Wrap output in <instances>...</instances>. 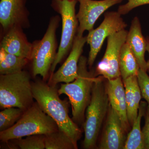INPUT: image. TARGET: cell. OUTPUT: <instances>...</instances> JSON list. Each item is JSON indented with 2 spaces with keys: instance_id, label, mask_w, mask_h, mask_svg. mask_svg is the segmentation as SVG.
I'll return each instance as SVG.
<instances>
[{
  "instance_id": "5bb4252c",
  "label": "cell",
  "mask_w": 149,
  "mask_h": 149,
  "mask_svg": "<svg viewBox=\"0 0 149 149\" xmlns=\"http://www.w3.org/2000/svg\"><path fill=\"white\" fill-rule=\"evenodd\" d=\"M23 28L14 26L6 32L2 39L0 47L7 52L31 60L32 43L29 42Z\"/></svg>"
},
{
  "instance_id": "52a82bcc",
  "label": "cell",
  "mask_w": 149,
  "mask_h": 149,
  "mask_svg": "<svg viewBox=\"0 0 149 149\" xmlns=\"http://www.w3.org/2000/svg\"><path fill=\"white\" fill-rule=\"evenodd\" d=\"M78 1H53L52 6L61 16L62 28L60 43L55 59L50 70L51 74L54 72L56 67L61 63L72 49L77 36L79 22L75 11Z\"/></svg>"
},
{
  "instance_id": "ac0fdd59",
  "label": "cell",
  "mask_w": 149,
  "mask_h": 149,
  "mask_svg": "<svg viewBox=\"0 0 149 149\" xmlns=\"http://www.w3.org/2000/svg\"><path fill=\"white\" fill-rule=\"evenodd\" d=\"M137 59L128 44L123 46L119 59V69L120 77L125 80L131 76H137L140 70Z\"/></svg>"
},
{
  "instance_id": "e0dca14e",
  "label": "cell",
  "mask_w": 149,
  "mask_h": 149,
  "mask_svg": "<svg viewBox=\"0 0 149 149\" xmlns=\"http://www.w3.org/2000/svg\"><path fill=\"white\" fill-rule=\"evenodd\" d=\"M148 105L146 102H141L140 103L138 116L127 135L124 149H145L141 122L142 118L146 114Z\"/></svg>"
},
{
  "instance_id": "5b68a950",
  "label": "cell",
  "mask_w": 149,
  "mask_h": 149,
  "mask_svg": "<svg viewBox=\"0 0 149 149\" xmlns=\"http://www.w3.org/2000/svg\"><path fill=\"white\" fill-rule=\"evenodd\" d=\"M32 82L28 72L0 74V107H17L26 110L34 103Z\"/></svg>"
},
{
  "instance_id": "d6986e66",
  "label": "cell",
  "mask_w": 149,
  "mask_h": 149,
  "mask_svg": "<svg viewBox=\"0 0 149 149\" xmlns=\"http://www.w3.org/2000/svg\"><path fill=\"white\" fill-rule=\"evenodd\" d=\"M29 60L0 49V74H14L23 70Z\"/></svg>"
},
{
  "instance_id": "7c38bea8",
  "label": "cell",
  "mask_w": 149,
  "mask_h": 149,
  "mask_svg": "<svg viewBox=\"0 0 149 149\" xmlns=\"http://www.w3.org/2000/svg\"><path fill=\"white\" fill-rule=\"evenodd\" d=\"M27 0H1L0 23L5 32L14 26L24 28L30 27Z\"/></svg>"
},
{
  "instance_id": "4316f807",
  "label": "cell",
  "mask_w": 149,
  "mask_h": 149,
  "mask_svg": "<svg viewBox=\"0 0 149 149\" xmlns=\"http://www.w3.org/2000/svg\"><path fill=\"white\" fill-rule=\"evenodd\" d=\"M147 41V52L149 54V59L148 61H147V72L149 73V36H147L146 37Z\"/></svg>"
},
{
  "instance_id": "3957f363",
  "label": "cell",
  "mask_w": 149,
  "mask_h": 149,
  "mask_svg": "<svg viewBox=\"0 0 149 149\" xmlns=\"http://www.w3.org/2000/svg\"><path fill=\"white\" fill-rule=\"evenodd\" d=\"M104 78L100 75L96 77L93 83L91 100L86 109L83 124L85 133L83 143L84 149L96 148L102 125L109 109V100Z\"/></svg>"
},
{
  "instance_id": "f1b7e54d",
  "label": "cell",
  "mask_w": 149,
  "mask_h": 149,
  "mask_svg": "<svg viewBox=\"0 0 149 149\" xmlns=\"http://www.w3.org/2000/svg\"><path fill=\"white\" fill-rule=\"evenodd\" d=\"M54 1H64V0H54ZM68 1H74V0H68ZM78 1V0H76Z\"/></svg>"
},
{
  "instance_id": "9c48e42d",
  "label": "cell",
  "mask_w": 149,
  "mask_h": 149,
  "mask_svg": "<svg viewBox=\"0 0 149 149\" xmlns=\"http://www.w3.org/2000/svg\"><path fill=\"white\" fill-rule=\"evenodd\" d=\"M128 31L121 30L107 38V46L102 59L97 65L96 75L107 80L120 77L119 59L121 48L126 42Z\"/></svg>"
},
{
  "instance_id": "ba28073f",
  "label": "cell",
  "mask_w": 149,
  "mask_h": 149,
  "mask_svg": "<svg viewBox=\"0 0 149 149\" xmlns=\"http://www.w3.org/2000/svg\"><path fill=\"white\" fill-rule=\"evenodd\" d=\"M127 23L118 11L107 12L100 26L88 32L87 43L90 47L88 58V65L93 66L106 38L115 33L125 29Z\"/></svg>"
},
{
  "instance_id": "2e32d148",
  "label": "cell",
  "mask_w": 149,
  "mask_h": 149,
  "mask_svg": "<svg viewBox=\"0 0 149 149\" xmlns=\"http://www.w3.org/2000/svg\"><path fill=\"white\" fill-rule=\"evenodd\" d=\"M126 42L136 58L140 69L147 72V61L145 59L146 39L143 35L141 22L137 17H134L131 21Z\"/></svg>"
},
{
  "instance_id": "83f0119b",
  "label": "cell",
  "mask_w": 149,
  "mask_h": 149,
  "mask_svg": "<svg viewBox=\"0 0 149 149\" xmlns=\"http://www.w3.org/2000/svg\"><path fill=\"white\" fill-rule=\"evenodd\" d=\"M147 113L149 115V104H148L147 107Z\"/></svg>"
},
{
  "instance_id": "8fae6325",
  "label": "cell",
  "mask_w": 149,
  "mask_h": 149,
  "mask_svg": "<svg viewBox=\"0 0 149 149\" xmlns=\"http://www.w3.org/2000/svg\"><path fill=\"white\" fill-rule=\"evenodd\" d=\"M86 43L87 36L77 35L68 57L57 71L51 74L49 83L50 85L56 86L59 83H69L76 79L78 63Z\"/></svg>"
},
{
  "instance_id": "603a6c76",
  "label": "cell",
  "mask_w": 149,
  "mask_h": 149,
  "mask_svg": "<svg viewBox=\"0 0 149 149\" xmlns=\"http://www.w3.org/2000/svg\"><path fill=\"white\" fill-rule=\"evenodd\" d=\"M45 135H34L26 136L24 139H13L10 141L13 147L20 149H44L45 147Z\"/></svg>"
},
{
  "instance_id": "4fadbf2b",
  "label": "cell",
  "mask_w": 149,
  "mask_h": 149,
  "mask_svg": "<svg viewBox=\"0 0 149 149\" xmlns=\"http://www.w3.org/2000/svg\"><path fill=\"white\" fill-rule=\"evenodd\" d=\"M126 133L120 116L109 104L99 148L124 149Z\"/></svg>"
},
{
  "instance_id": "44dd1931",
  "label": "cell",
  "mask_w": 149,
  "mask_h": 149,
  "mask_svg": "<svg viewBox=\"0 0 149 149\" xmlns=\"http://www.w3.org/2000/svg\"><path fill=\"white\" fill-rule=\"evenodd\" d=\"M133 76H131L123 80L125 89L127 117L131 127L137 118L139 110L133 92Z\"/></svg>"
},
{
  "instance_id": "7402d4cb",
  "label": "cell",
  "mask_w": 149,
  "mask_h": 149,
  "mask_svg": "<svg viewBox=\"0 0 149 149\" xmlns=\"http://www.w3.org/2000/svg\"><path fill=\"white\" fill-rule=\"evenodd\" d=\"M25 110L17 107L7 108L0 112V132L10 128L17 122Z\"/></svg>"
},
{
  "instance_id": "d4e9b609",
  "label": "cell",
  "mask_w": 149,
  "mask_h": 149,
  "mask_svg": "<svg viewBox=\"0 0 149 149\" xmlns=\"http://www.w3.org/2000/svg\"><path fill=\"white\" fill-rule=\"evenodd\" d=\"M148 4H149V0H128V2L118 7L117 11L121 15H125L133 9Z\"/></svg>"
},
{
  "instance_id": "7a4b0ae2",
  "label": "cell",
  "mask_w": 149,
  "mask_h": 149,
  "mask_svg": "<svg viewBox=\"0 0 149 149\" xmlns=\"http://www.w3.org/2000/svg\"><path fill=\"white\" fill-rule=\"evenodd\" d=\"M88 58L80 57L78 63L77 76L70 83L61 85L59 95H66L69 99L72 110V119L76 124H83L85 120V113L90 104L95 71H88Z\"/></svg>"
},
{
  "instance_id": "9a60e30c",
  "label": "cell",
  "mask_w": 149,
  "mask_h": 149,
  "mask_svg": "<svg viewBox=\"0 0 149 149\" xmlns=\"http://www.w3.org/2000/svg\"><path fill=\"white\" fill-rule=\"evenodd\" d=\"M106 87L109 104L120 116L123 126L127 133L130 131V124L127 117L125 91L121 77L107 80Z\"/></svg>"
},
{
  "instance_id": "30bf717a",
  "label": "cell",
  "mask_w": 149,
  "mask_h": 149,
  "mask_svg": "<svg viewBox=\"0 0 149 149\" xmlns=\"http://www.w3.org/2000/svg\"><path fill=\"white\" fill-rule=\"evenodd\" d=\"M123 0H78L79 10L77 14L79 22L77 35L83 36L85 31L94 29V24L100 16L112 6Z\"/></svg>"
},
{
  "instance_id": "cb8c5ba5",
  "label": "cell",
  "mask_w": 149,
  "mask_h": 149,
  "mask_svg": "<svg viewBox=\"0 0 149 149\" xmlns=\"http://www.w3.org/2000/svg\"><path fill=\"white\" fill-rule=\"evenodd\" d=\"M137 77L142 97L149 104V76L146 71L140 69Z\"/></svg>"
},
{
  "instance_id": "f546056e",
  "label": "cell",
  "mask_w": 149,
  "mask_h": 149,
  "mask_svg": "<svg viewBox=\"0 0 149 149\" xmlns=\"http://www.w3.org/2000/svg\"></svg>"
},
{
  "instance_id": "277c9868",
  "label": "cell",
  "mask_w": 149,
  "mask_h": 149,
  "mask_svg": "<svg viewBox=\"0 0 149 149\" xmlns=\"http://www.w3.org/2000/svg\"><path fill=\"white\" fill-rule=\"evenodd\" d=\"M58 129L53 119L43 111L36 102L24 111L13 126L0 132V140L6 142L31 135H45Z\"/></svg>"
},
{
  "instance_id": "8992f818",
  "label": "cell",
  "mask_w": 149,
  "mask_h": 149,
  "mask_svg": "<svg viewBox=\"0 0 149 149\" xmlns=\"http://www.w3.org/2000/svg\"><path fill=\"white\" fill-rule=\"evenodd\" d=\"M61 18L58 15L51 17L46 33L42 39L32 43L31 60L32 74L34 77L40 75L45 80L50 72L57 54V49L56 32Z\"/></svg>"
},
{
  "instance_id": "ffe728a7",
  "label": "cell",
  "mask_w": 149,
  "mask_h": 149,
  "mask_svg": "<svg viewBox=\"0 0 149 149\" xmlns=\"http://www.w3.org/2000/svg\"><path fill=\"white\" fill-rule=\"evenodd\" d=\"M46 149H77V144L63 131H57L45 135Z\"/></svg>"
},
{
  "instance_id": "6da1fadb",
  "label": "cell",
  "mask_w": 149,
  "mask_h": 149,
  "mask_svg": "<svg viewBox=\"0 0 149 149\" xmlns=\"http://www.w3.org/2000/svg\"><path fill=\"white\" fill-rule=\"evenodd\" d=\"M56 86L37 80L32 82L33 97L42 110L52 118L58 126L75 144L80 139L82 131L69 115V102L60 98Z\"/></svg>"
},
{
  "instance_id": "484cf974",
  "label": "cell",
  "mask_w": 149,
  "mask_h": 149,
  "mask_svg": "<svg viewBox=\"0 0 149 149\" xmlns=\"http://www.w3.org/2000/svg\"><path fill=\"white\" fill-rule=\"evenodd\" d=\"M145 149H149V115L146 113L145 123L142 130Z\"/></svg>"
}]
</instances>
